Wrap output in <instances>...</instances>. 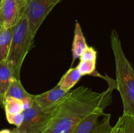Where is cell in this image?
<instances>
[{
  "label": "cell",
  "mask_w": 134,
  "mask_h": 133,
  "mask_svg": "<svg viewBox=\"0 0 134 133\" xmlns=\"http://www.w3.org/2000/svg\"><path fill=\"white\" fill-rule=\"evenodd\" d=\"M112 92L109 88L97 92L83 86L70 90L41 133H71L82 120L97 111H104L112 103Z\"/></svg>",
  "instance_id": "obj_1"
},
{
  "label": "cell",
  "mask_w": 134,
  "mask_h": 133,
  "mask_svg": "<svg viewBox=\"0 0 134 133\" xmlns=\"http://www.w3.org/2000/svg\"><path fill=\"white\" fill-rule=\"evenodd\" d=\"M110 39L115 57L116 89L122 101L123 114L134 118V69L124 54L116 30L111 31Z\"/></svg>",
  "instance_id": "obj_2"
},
{
  "label": "cell",
  "mask_w": 134,
  "mask_h": 133,
  "mask_svg": "<svg viewBox=\"0 0 134 133\" xmlns=\"http://www.w3.org/2000/svg\"><path fill=\"white\" fill-rule=\"evenodd\" d=\"M34 37L31 35L26 17L18 14L13 27V36L6 61L13 73V78L20 80V71L26 55L34 46Z\"/></svg>",
  "instance_id": "obj_3"
},
{
  "label": "cell",
  "mask_w": 134,
  "mask_h": 133,
  "mask_svg": "<svg viewBox=\"0 0 134 133\" xmlns=\"http://www.w3.org/2000/svg\"><path fill=\"white\" fill-rule=\"evenodd\" d=\"M62 0H18V14H24L28 22L33 37L46 17Z\"/></svg>",
  "instance_id": "obj_4"
},
{
  "label": "cell",
  "mask_w": 134,
  "mask_h": 133,
  "mask_svg": "<svg viewBox=\"0 0 134 133\" xmlns=\"http://www.w3.org/2000/svg\"><path fill=\"white\" fill-rule=\"evenodd\" d=\"M56 108L52 110H43L34 100L29 109L22 112L24 121L18 129L25 133H41L48 124Z\"/></svg>",
  "instance_id": "obj_5"
},
{
  "label": "cell",
  "mask_w": 134,
  "mask_h": 133,
  "mask_svg": "<svg viewBox=\"0 0 134 133\" xmlns=\"http://www.w3.org/2000/svg\"><path fill=\"white\" fill-rule=\"evenodd\" d=\"M68 92L62 89L58 84L49 91L34 95V99L36 104L43 110H54L60 101L67 95Z\"/></svg>",
  "instance_id": "obj_6"
},
{
  "label": "cell",
  "mask_w": 134,
  "mask_h": 133,
  "mask_svg": "<svg viewBox=\"0 0 134 133\" xmlns=\"http://www.w3.org/2000/svg\"><path fill=\"white\" fill-rule=\"evenodd\" d=\"M18 18V0H1L0 3V25L1 27H14Z\"/></svg>",
  "instance_id": "obj_7"
},
{
  "label": "cell",
  "mask_w": 134,
  "mask_h": 133,
  "mask_svg": "<svg viewBox=\"0 0 134 133\" xmlns=\"http://www.w3.org/2000/svg\"><path fill=\"white\" fill-rule=\"evenodd\" d=\"M13 78L7 61H0V105L2 108H3L5 95Z\"/></svg>",
  "instance_id": "obj_8"
},
{
  "label": "cell",
  "mask_w": 134,
  "mask_h": 133,
  "mask_svg": "<svg viewBox=\"0 0 134 133\" xmlns=\"http://www.w3.org/2000/svg\"><path fill=\"white\" fill-rule=\"evenodd\" d=\"M88 47L86 39L84 36L82 28L78 22H76L75 27L74 31V38H73V44H72V56H73V61L71 65L77 59L79 58L84 51Z\"/></svg>",
  "instance_id": "obj_9"
},
{
  "label": "cell",
  "mask_w": 134,
  "mask_h": 133,
  "mask_svg": "<svg viewBox=\"0 0 134 133\" xmlns=\"http://www.w3.org/2000/svg\"><path fill=\"white\" fill-rule=\"evenodd\" d=\"M104 111H97L81 121L71 133H90L99 122V117L104 115Z\"/></svg>",
  "instance_id": "obj_10"
},
{
  "label": "cell",
  "mask_w": 134,
  "mask_h": 133,
  "mask_svg": "<svg viewBox=\"0 0 134 133\" xmlns=\"http://www.w3.org/2000/svg\"><path fill=\"white\" fill-rule=\"evenodd\" d=\"M82 75L77 67L70 68L64 74L58 84L65 92H68L79 81Z\"/></svg>",
  "instance_id": "obj_11"
},
{
  "label": "cell",
  "mask_w": 134,
  "mask_h": 133,
  "mask_svg": "<svg viewBox=\"0 0 134 133\" xmlns=\"http://www.w3.org/2000/svg\"><path fill=\"white\" fill-rule=\"evenodd\" d=\"M31 96V94L27 93L24 87L22 86L20 80L13 78L7 91L5 98L13 97L23 101L25 99L30 98Z\"/></svg>",
  "instance_id": "obj_12"
},
{
  "label": "cell",
  "mask_w": 134,
  "mask_h": 133,
  "mask_svg": "<svg viewBox=\"0 0 134 133\" xmlns=\"http://www.w3.org/2000/svg\"><path fill=\"white\" fill-rule=\"evenodd\" d=\"M13 27L1 28L0 31V61H6L13 36Z\"/></svg>",
  "instance_id": "obj_13"
},
{
  "label": "cell",
  "mask_w": 134,
  "mask_h": 133,
  "mask_svg": "<svg viewBox=\"0 0 134 133\" xmlns=\"http://www.w3.org/2000/svg\"><path fill=\"white\" fill-rule=\"evenodd\" d=\"M3 108L5 109L6 117L18 114L24 111L22 101L13 97L5 98Z\"/></svg>",
  "instance_id": "obj_14"
},
{
  "label": "cell",
  "mask_w": 134,
  "mask_h": 133,
  "mask_svg": "<svg viewBox=\"0 0 134 133\" xmlns=\"http://www.w3.org/2000/svg\"><path fill=\"white\" fill-rule=\"evenodd\" d=\"M111 114L107 113L103 115V117L101 121H99L98 123L94 129L90 133H111L113 130V126L110 123Z\"/></svg>",
  "instance_id": "obj_15"
},
{
  "label": "cell",
  "mask_w": 134,
  "mask_h": 133,
  "mask_svg": "<svg viewBox=\"0 0 134 133\" xmlns=\"http://www.w3.org/2000/svg\"><path fill=\"white\" fill-rule=\"evenodd\" d=\"M122 133H134V118L122 114L119 117Z\"/></svg>",
  "instance_id": "obj_16"
},
{
  "label": "cell",
  "mask_w": 134,
  "mask_h": 133,
  "mask_svg": "<svg viewBox=\"0 0 134 133\" xmlns=\"http://www.w3.org/2000/svg\"><path fill=\"white\" fill-rule=\"evenodd\" d=\"M96 63L94 61H82L80 60L77 68L82 76L91 75L96 70Z\"/></svg>",
  "instance_id": "obj_17"
},
{
  "label": "cell",
  "mask_w": 134,
  "mask_h": 133,
  "mask_svg": "<svg viewBox=\"0 0 134 133\" xmlns=\"http://www.w3.org/2000/svg\"><path fill=\"white\" fill-rule=\"evenodd\" d=\"M98 52L92 46H88L83 53L80 56V60L82 61H96Z\"/></svg>",
  "instance_id": "obj_18"
},
{
  "label": "cell",
  "mask_w": 134,
  "mask_h": 133,
  "mask_svg": "<svg viewBox=\"0 0 134 133\" xmlns=\"http://www.w3.org/2000/svg\"><path fill=\"white\" fill-rule=\"evenodd\" d=\"M7 121L11 125H14L16 127L18 128L21 126L22 122L24 121V114L23 113H18L11 116H7L6 117Z\"/></svg>",
  "instance_id": "obj_19"
},
{
  "label": "cell",
  "mask_w": 134,
  "mask_h": 133,
  "mask_svg": "<svg viewBox=\"0 0 134 133\" xmlns=\"http://www.w3.org/2000/svg\"><path fill=\"white\" fill-rule=\"evenodd\" d=\"M0 133H25L24 132L22 131V130H20L18 128L16 127L15 129H13L12 130H8V129H4L0 131Z\"/></svg>",
  "instance_id": "obj_20"
},
{
  "label": "cell",
  "mask_w": 134,
  "mask_h": 133,
  "mask_svg": "<svg viewBox=\"0 0 134 133\" xmlns=\"http://www.w3.org/2000/svg\"><path fill=\"white\" fill-rule=\"evenodd\" d=\"M111 133H122L121 129H120V119H118L117 122L115 124V126H113V130Z\"/></svg>",
  "instance_id": "obj_21"
},
{
  "label": "cell",
  "mask_w": 134,
  "mask_h": 133,
  "mask_svg": "<svg viewBox=\"0 0 134 133\" xmlns=\"http://www.w3.org/2000/svg\"><path fill=\"white\" fill-rule=\"evenodd\" d=\"M1 28H2V27H1V25H0V31H1Z\"/></svg>",
  "instance_id": "obj_22"
},
{
  "label": "cell",
  "mask_w": 134,
  "mask_h": 133,
  "mask_svg": "<svg viewBox=\"0 0 134 133\" xmlns=\"http://www.w3.org/2000/svg\"><path fill=\"white\" fill-rule=\"evenodd\" d=\"M1 0H0V3H1Z\"/></svg>",
  "instance_id": "obj_23"
}]
</instances>
